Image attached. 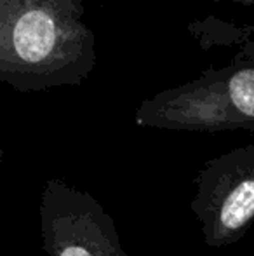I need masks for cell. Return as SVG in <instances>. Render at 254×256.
<instances>
[{"mask_svg":"<svg viewBox=\"0 0 254 256\" xmlns=\"http://www.w3.org/2000/svg\"><path fill=\"white\" fill-rule=\"evenodd\" d=\"M190 209L209 248L237 244L254 225V146L206 162Z\"/></svg>","mask_w":254,"mask_h":256,"instance_id":"obj_1","label":"cell"},{"mask_svg":"<svg viewBox=\"0 0 254 256\" xmlns=\"http://www.w3.org/2000/svg\"><path fill=\"white\" fill-rule=\"evenodd\" d=\"M38 218L47 256H129L101 202L59 178L45 183Z\"/></svg>","mask_w":254,"mask_h":256,"instance_id":"obj_2","label":"cell"},{"mask_svg":"<svg viewBox=\"0 0 254 256\" xmlns=\"http://www.w3.org/2000/svg\"><path fill=\"white\" fill-rule=\"evenodd\" d=\"M56 26L51 16L42 10H30L17 20L12 40L17 54L28 63L42 61L54 46Z\"/></svg>","mask_w":254,"mask_h":256,"instance_id":"obj_3","label":"cell"},{"mask_svg":"<svg viewBox=\"0 0 254 256\" xmlns=\"http://www.w3.org/2000/svg\"><path fill=\"white\" fill-rule=\"evenodd\" d=\"M228 96L241 117L254 120V70H242L230 80Z\"/></svg>","mask_w":254,"mask_h":256,"instance_id":"obj_4","label":"cell"}]
</instances>
